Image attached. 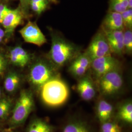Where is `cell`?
Returning a JSON list of instances; mask_svg holds the SVG:
<instances>
[{
    "mask_svg": "<svg viewBox=\"0 0 132 132\" xmlns=\"http://www.w3.org/2000/svg\"><path fill=\"white\" fill-rule=\"evenodd\" d=\"M23 14L19 9L10 10L4 19L2 24L6 33H12L14 29L23 22Z\"/></svg>",
    "mask_w": 132,
    "mask_h": 132,
    "instance_id": "8fae6325",
    "label": "cell"
},
{
    "mask_svg": "<svg viewBox=\"0 0 132 132\" xmlns=\"http://www.w3.org/2000/svg\"><path fill=\"white\" fill-rule=\"evenodd\" d=\"M49 1H51V2H52V3H54V4H56L57 3V2H58V1H57V0H48Z\"/></svg>",
    "mask_w": 132,
    "mask_h": 132,
    "instance_id": "4dcf8cb0",
    "label": "cell"
},
{
    "mask_svg": "<svg viewBox=\"0 0 132 132\" xmlns=\"http://www.w3.org/2000/svg\"><path fill=\"white\" fill-rule=\"evenodd\" d=\"M48 0H30V2L32 3H39V4H44V5H47L48 4Z\"/></svg>",
    "mask_w": 132,
    "mask_h": 132,
    "instance_id": "4316f807",
    "label": "cell"
},
{
    "mask_svg": "<svg viewBox=\"0 0 132 132\" xmlns=\"http://www.w3.org/2000/svg\"><path fill=\"white\" fill-rule=\"evenodd\" d=\"M113 106L105 99L98 100L96 104V113L101 123L111 120L113 114Z\"/></svg>",
    "mask_w": 132,
    "mask_h": 132,
    "instance_id": "5bb4252c",
    "label": "cell"
},
{
    "mask_svg": "<svg viewBox=\"0 0 132 132\" xmlns=\"http://www.w3.org/2000/svg\"><path fill=\"white\" fill-rule=\"evenodd\" d=\"M85 53L93 61L95 59L112 55L104 31H99L93 38Z\"/></svg>",
    "mask_w": 132,
    "mask_h": 132,
    "instance_id": "8992f818",
    "label": "cell"
},
{
    "mask_svg": "<svg viewBox=\"0 0 132 132\" xmlns=\"http://www.w3.org/2000/svg\"><path fill=\"white\" fill-rule=\"evenodd\" d=\"M118 120L128 125L132 124V103L131 100L125 101L120 105L117 113Z\"/></svg>",
    "mask_w": 132,
    "mask_h": 132,
    "instance_id": "9a60e30c",
    "label": "cell"
},
{
    "mask_svg": "<svg viewBox=\"0 0 132 132\" xmlns=\"http://www.w3.org/2000/svg\"><path fill=\"white\" fill-rule=\"evenodd\" d=\"M11 100L7 98L0 99V119L7 117L11 108Z\"/></svg>",
    "mask_w": 132,
    "mask_h": 132,
    "instance_id": "7402d4cb",
    "label": "cell"
},
{
    "mask_svg": "<svg viewBox=\"0 0 132 132\" xmlns=\"http://www.w3.org/2000/svg\"><path fill=\"white\" fill-rule=\"evenodd\" d=\"M100 92L105 96H111L118 93L122 87V76L118 70L111 71L98 80Z\"/></svg>",
    "mask_w": 132,
    "mask_h": 132,
    "instance_id": "5b68a950",
    "label": "cell"
},
{
    "mask_svg": "<svg viewBox=\"0 0 132 132\" xmlns=\"http://www.w3.org/2000/svg\"><path fill=\"white\" fill-rule=\"evenodd\" d=\"M119 61L111 55L93 60L90 68H92L94 77L98 80L101 76L109 72L119 70Z\"/></svg>",
    "mask_w": 132,
    "mask_h": 132,
    "instance_id": "52a82bcc",
    "label": "cell"
},
{
    "mask_svg": "<svg viewBox=\"0 0 132 132\" xmlns=\"http://www.w3.org/2000/svg\"><path fill=\"white\" fill-rule=\"evenodd\" d=\"M29 5H30V7L33 11L38 14H41L46 9L47 7V5L32 2H30Z\"/></svg>",
    "mask_w": 132,
    "mask_h": 132,
    "instance_id": "cb8c5ba5",
    "label": "cell"
},
{
    "mask_svg": "<svg viewBox=\"0 0 132 132\" xmlns=\"http://www.w3.org/2000/svg\"><path fill=\"white\" fill-rule=\"evenodd\" d=\"M1 96H2V90L0 88V99L1 98Z\"/></svg>",
    "mask_w": 132,
    "mask_h": 132,
    "instance_id": "1f68e13d",
    "label": "cell"
},
{
    "mask_svg": "<svg viewBox=\"0 0 132 132\" xmlns=\"http://www.w3.org/2000/svg\"><path fill=\"white\" fill-rule=\"evenodd\" d=\"M10 10L6 5L3 4H0V16H5L8 13Z\"/></svg>",
    "mask_w": 132,
    "mask_h": 132,
    "instance_id": "484cf974",
    "label": "cell"
},
{
    "mask_svg": "<svg viewBox=\"0 0 132 132\" xmlns=\"http://www.w3.org/2000/svg\"><path fill=\"white\" fill-rule=\"evenodd\" d=\"M3 39V38H2V37H0V43H1L2 42Z\"/></svg>",
    "mask_w": 132,
    "mask_h": 132,
    "instance_id": "d6a6232c",
    "label": "cell"
},
{
    "mask_svg": "<svg viewBox=\"0 0 132 132\" xmlns=\"http://www.w3.org/2000/svg\"><path fill=\"white\" fill-rule=\"evenodd\" d=\"M6 67V61L5 57L0 52V76H3Z\"/></svg>",
    "mask_w": 132,
    "mask_h": 132,
    "instance_id": "d4e9b609",
    "label": "cell"
},
{
    "mask_svg": "<svg viewBox=\"0 0 132 132\" xmlns=\"http://www.w3.org/2000/svg\"><path fill=\"white\" fill-rule=\"evenodd\" d=\"M124 28L121 13L109 11L104 19L103 30L109 31L123 30Z\"/></svg>",
    "mask_w": 132,
    "mask_h": 132,
    "instance_id": "7c38bea8",
    "label": "cell"
},
{
    "mask_svg": "<svg viewBox=\"0 0 132 132\" xmlns=\"http://www.w3.org/2000/svg\"><path fill=\"white\" fill-rule=\"evenodd\" d=\"M58 76L57 68L51 62L39 61L34 63L29 72L28 79L31 85L39 90L47 81Z\"/></svg>",
    "mask_w": 132,
    "mask_h": 132,
    "instance_id": "277c9868",
    "label": "cell"
},
{
    "mask_svg": "<svg viewBox=\"0 0 132 132\" xmlns=\"http://www.w3.org/2000/svg\"><path fill=\"white\" fill-rule=\"evenodd\" d=\"M124 28L132 29V10L127 9L121 13Z\"/></svg>",
    "mask_w": 132,
    "mask_h": 132,
    "instance_id": "603a6c76",
    "label": "cell"
},
{
    "mask_svg": "<svg viewBox=\"0 0 132 132\" xmlns=\"http://www.w3.org/2000/svg\"><path fill=\"white\" fill-rule=\"evenodd\" d=\"M30 0H20L23 9H26L28 7V5L30 4Z\"/></svg>",
    "mask_w": 132,
    "mask_h": 132,
    "instance_id": "83f0119b",
    "label": "cell"
},
{
    "mask_svg": "<svg viewBox=\"0 0 132 132\" xmlns=\"http://www.w3.org/2000/svg\"><path fill=\"white\" fill-rule=\"evenodd\" d=\"M9 58L13 64L22 68L27 66L31 59L29 53L20 46L13 47L10 51Z\"/></svg>",
    "mask_w": 132,
    "mask_h": 132,
    "instance_id": "4fadbf2b",
    "label": "cell"
},
{
    "mask_svg": "<svg viewBox=\"0 0 132 132\" xmlns=\"http://www.w3.org/2000/svg\"><path fill=\"white\" fill-rule=\"evenodd\" d=\"M5 31H4L2 28H0V37L4 38L5 37Z\"/></svg>",
    "mask_w": 132,
    "mask_h": 132,
    "instance_id": "f1b7e54d",
    "label": "cell"
},
{
    "mask_svg": "<svg viewBox=\"0 0 132 132\" xmlns=\"http://www.w3.org/2000/svg\"><path fill=\"white\" fill-rule=\"evenodd\" d=\"M128 9V0H110L109 11L122 13Z\"/></svg>",
    "mask_w": 132,
    "mask_h": 132,
    "instance_id": "d6986e66",
    "label": "cell"
},
{
    "mask_svg": "<svg viewBox=\"0 0 132 132\" xmlns=\"http://www.w3.org/2000/svg\"><path fill=\"white\" fill-rule=\"evenodd\" d=\"M100 132H122V128L118 122L110 120L101 123Z\"/></svg>",
    "mask_w": 132,
    "mask_h": 132,
    "instance_id": "ffe728a7",
    "label": "cell"
},
{
    "mask_svg": "<svg viewBox=\"0 0 132 132\" xmlns=\"http://www.w3.org/2000/svg\"></svg>",
    "mask_w": 132,
    "mask_h": 132,
    "instance_id": "836d02e7",
    "label": "cell"
},
{
    "mask_svg": "<svg viewBox=\"0 0 132 132\" xmlns=\"http://www.w3.org/2000/svg\"><path fill=\"white\" fill-rule=\"evenodd\" d=\"M62 132H92L86 123L79 119H72L64 125Z\"/></svg>",
    "mask_w": 132,
    "mask_h": 132,
    "instance_id": "e0dca14e",
    "label": "cell"
},
{
    "mask_svg": "<svg viewBox=\"0 0 132 132\" xmlns=\"http://www.w3.org/2000/svg\"><path fill=\"white\" fill-rule=\"evenodd\" d=\"M112 53L122 55L124 53L123 45V30L104 31Z\"/></svg>",
    "mask_w": 132,
    "mask_h": 132,
    "instance_id": "9c48e42d",
    "label": "cell"
},
{
    "mask_svg": "<svg viewBox=\"0 0 132 132\" xmlns=\"http://www.w3.org/2000/svg\"><path fill=\"white\" fill-rule=\"evenodd\" d=\"M19 32L26 42L41 47L47 42L45 36L35 22L28 21Z\"/></svg>",
    "mask_w": 132,
    "mask_h": 132,
    "instance_id": "ba28073f",
    "label": "cell"
},
{
    "mask_svg": "<svg viewBox=\"0 0 132 132\" xmlns=\"http://www.w3.org/2000/svg\"><path fill=\"white\" fill-rule=\"evenodd\" d=\"M39 91L43 102L50 107H58L65 104L70 93L67 84L58 76L47 81Z\"/></svg>",
    "mask_w": 132,
    "mask_h": 132,
    "instance_id": "6da1fadb",
    "label": "cell"
},
{
    "mask_svg": "<svg viewBox=\"0 0 132 132\" xmlns=\"http://www.w3.org/2000/svg\"><path fill=\"white\" fill-rule=\"evenodd\" d=\"M21 82L20 76L16 72H11L6 76L5 82V90L9 93H12L17 90Z\"/></svg>",
    "mask_w": 132,
    "mask_h": 132,
    "instance_id": "ac0fdd59",
    "label": "cell"
},
{
    "mask_svg": "<svg viewBox=\"0 0 132 132\" xmlns=\"http://www.w3.org/2000/svg\"><path fill=\"white\" fill-rule=\"evenodd\" d=\"M34 108V101L32 93L28 90H22L10 118V126L15 127L24 124Z\"/></svg>",
    "mask_w": 132,
    "mask_h": 132,
    "instance_id": "3957f363",
    "label": "cell"
},
{
    "mask_svg": "<svg viewBox=\"0 0 132 132\" xmlns=\"http://www.w3.org/2000/svg\"><path fill=\"white\" fill-rule=\"evenodd\" d=\"M123 45L124 53L130 55L132 52V29L123 30Z\"/></svg>",
    "mask_w": 132,
    "mask_h": 132,
    "instance_id": "44dd1931",
    "label": "cell"
},
{
    "mask_svg": "<svg viewBox=\"0 0 132 132\" xmlns=\"http://www.w3.org/2000/svg\"><path fill=\"white\" fill-rule=\"evenodd\" d=\"M78 55L79 50L75 45L57 35L52 36L48 57L57 68L65 66Z\"/></svg>",
    "mask_w": 132,
    "mask_h": 132,
    "instance_id": "7a4b0ae2",
    "label": "cell"
},
{
    "mask_svg": "<svg viewBox=\"0 0 132 132\" xmlns=\"http://www.w3.org/2000/svg\"><path fill=\"white\" fill-rule=\"evenodd\" d=\"M79 79L77 85V90L81 98L87 101L94 99L96 95V89L91 78L85 75Z\"/></svg>",
    "mask_w": 132,
    "mask_h": 132,
    "instance_id": "30bf717a",
    "label": "cell"
},
{
    "mask_svg": "<svg viewBox=\"0 0 132 132\" xmlns=\"http://www.w3.org/2000/svg\"><path fill=\"white\" fill-rule=\"evenodd\" d=\"M132 0H128V9H132Z\"/></svg>",
    "mask_w": 132,
    "mask_h": 132,
    "instance_id": "f546056e",
    "label": "cell"
},
{
    "mask_svg": "<svg viewBox=\"0 0 132 132\" xmlns=\"http://www.w3.org/2000/svg\"><path fill=\"white\" fill-rule=\"evenodd\" d=\"M26 132H54V128L43 119L35 118L30 121Z\"/></svg>",
    "mask_w": 132,
    "mask_h": 132,
    "instance_id": "2e32d148",
    "label": "cell"
},
{
    "mask_svg": "<svg viewBox=\"0 0 132 132\" xmlns=\"http://www.w3.org/2000/svg\"><path fill=\"white\" fill-rule=\"evenodd\" d=\"M0 1H2V0H0Z\"/></svg>",
    "mask_w": 132,
    "mask_h": 132,
    "instance_id": "e575fe53",
    "label": "cell"
}]
</instances>
